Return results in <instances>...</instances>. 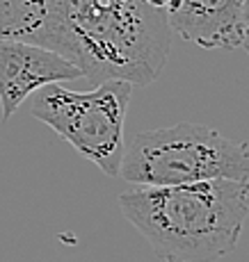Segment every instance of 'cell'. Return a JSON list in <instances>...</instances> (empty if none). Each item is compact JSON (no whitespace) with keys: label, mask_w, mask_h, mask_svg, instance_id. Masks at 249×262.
Returning <instances> with one entry per match:
<instances>
[{"label":"cell","mask_w":249,"mask_h":262,"mask_svg":"<svg viewBox=\"0 0 249 262\" xmlns=\"http://www.w3.org/2000/svg\"><path fill=\"white\" fill-rule=\"evenodd\" d=\"M119 210L162 262H217L238 246L249 219V180L135 187Z\"/></svg>","instance_id":"6da1fadb"},{"label":"cell","mask_w":249,"mask_h":262,"mask_svg":"<svg viewBox=\"0 0 249 262\" xmlns=\"http://www.w3.org/2000/svg\"><path fill=\"white\" fill-rule=\"evenodd\" d=\"M169 43L167 16L146 0H64L53 53L91 87L108 80L146 87L158 80Z\"/></svg>","instance_id":"7a4b0ae2"},{"label":"cell","mask_w":249,"mask_h":262,"mask_svg":"<svg viewBox=\"0 0 249 262\" xmlns=\"http://www.w3.org/2000/svg\"><path fill=\"white\" fill-rule=\"evenodd\" d=\"M119 176L135 187L249 180V146L199 123L144 130L124 148Z\"/></svg>","instance_id":"3957f363"},{"label":"cell","mask_w":249,"mask_h":262,"mask_svg":"<svg viewBox=\"0 0 249 262\" xmlns=\"http://www.w3.org/2000/svg\"><path fill=\"white\" fill-rule=\"evenodd\" d=\"M133 87L124 80H108L91 92H73L53 82L34 92L30 112L112 178L119 176L124 158L126 112Z\"/></svg>","instance_id":"277c9868"},{"label":"cell","mask_w":249,"mask_h":262,"mask_svg":"<svg viewBox=\"0 0 249 262\" xmlns=\"http://www.w3.org/2000/svg\"><path fill=\"white\" fill-rule=\"evenodd\" d=\"M83 73L62 55L25 41H0V114L9 121L28 96L46 84L69 82Z\"/></svg>","instance_id":"5b68a950"},{"label":"cell","mask_w":249,"mask_h":262,"mask_svg":"<svg viewBox=\"0 0 249 262\" xmlns=\"http://www.w3.org/2000/svg\"><path fill=\"white\" fill-rule=\"evenodd\" d=\"M165 16L181 39L201 48H240L247 25L245 0H171Z\"/></svg>","instance_id":"8992f818"},{"label":"cell","mask_w":249,"mask_h":262,"mask_svg":"<svg viewBox=\"0 0 249 262\" xmlns=\"http://www.w3.org/2000/svg\"><path fill=\"white\" fill-rule=\"evenodd\" d=\"M64 0H0V41L53 50Z\"/></svg>","instance_id":"52a82bcc"},{"label":"cell","mask_w":249,"mask_h":262,"mask_svg":"<svg viewBox=\"0 0 249 262\" xmlns=\"http://www.w3.org/2000/svg\"><path fill=\"white\" fill-rule=\"evenodd\" d=\"M146 3H149L151 7H156V9H167V5H169L171 0H146Z\"/></svg>","instance_id":"ba28073f"},{"label":"cell","mask_w":249,"mask_h":262,"mask_svg":"<svg viewBox=\"0 0 249 262\" xmlns=\"http://www.w3.org/2000/svg\"><path fill=\"white\" fill-rule=\"evenodd\" d=\"M240 48H245L247 53H249V21L245 25V34H242V43H240Z\"/></svg>","instance_id":"9c48e42d"},{"label":"cell","mask_w":249,"mask_h":262,"mask_svg":"<svg viewBox=\"0 0 249 262\" xmlns=\"http://www.w3.org/2000/svg\"><path fill=\"white\" fill-rule=\"evenodd\" d=\"M245 16H247V21H249V0H245Z\"/></svg>","instance_id":"30bf717a"}]
</instances>
